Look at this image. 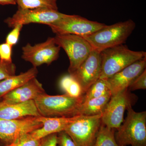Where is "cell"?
<instances>
[{
  "instance_id": "10",
  "label": "cell",
  "mask_w": 146,
  "mask_h": 146,
  "mask_svg": "<svg viewBox=\"0 0 146 146\" xmlns=\"http://www.w3.org/2000/svg\"><path fill=\"white\" fill-rule=\"evenodd\" d=\"M39 117L11 120L0 118V141L5 145H9L22 135L42 127L43 124Z\"/></svg>"
},
{
  "instance_id": "11",
  "label": "cell",
  "mask_w": 146,
  "mask_h": 146,
  "mask_svg": "<svg viewBox=\"0 0 146 146\" xmlns=\"http://www.w3.org/2000/svg\"><path fill=\"white\" fill-rule=\"evenodd\" d=\"M67 14L58 11L47 9H19L12 17L4 21L9 27L13 28L18 25H23L31 23L44 24L48 25L64 18Z\"/></svg>"
},
{
  "instance_id": "4",
  "label": "cell",
  "mask_w": 146,
  "mask_h": 146,
  "mask_svg": "<svg viewBox=\"0 0 146 146\" xmlns=\"http://www.w3.org/2000/svg\"><path fill=\"white\" fill-rule=\"evenodd\" d=\"M129 106L125 120L115 132L120 146H146V112H136Z\"/></svg>"
},
{
  "instance_id": "27",
  "label": "cell",
  "mask_w": 146,
  "mask_h": 146,
  "mask_svg": "<svg viewBox=\"0 0 146 146\" xmlns=\"http://www.w3.org/2000/svg\"><path fill=\"white\" fill-rule=\"evenodd\" d=\"M12 46L6 42L0 44V59L4 61L12 62Z\"/></svg>"
},
{
  "instance_id": "1",
  "label": "cell",
  "mask_w": 146,
  "mask_h": 146,
  "mask_svg": "<svg viewBox=\"0 0 146 146\" xmlns=\"http://www.w3.org/2000/svg\"><path fill=\"white\" fill-rule=\"evenodd\" d=\"M135 22L129 19L104 27L90 35L82 36L93 49L101 52L109 48L123 44L135 29Z\"/></svg>"
},
{
  "instance_id": "29",
  "label": "cell",
  "mask_w": 146,
  "mask_h": 146,
  "mask_svg": "<svg viewBox=\"0 0 146 146\" xmlns=\"http://www.w3.org/2000/svg\"><path fill=\"white\" fill-rule=\"evenodd\" d=\"M57 134L53 133L42 138L39 146H57Z\"/></svg>"
},
{
  "instance_id": "30",
  "label": "cell",
  "mask_w": 146,
  "mask_h": 146,
  "mask_svg": "<svg viewBox=\"0 0 146 146\" xmlns=\"http://www.w3.org/2000/svg\"><path fill=\"white\" fill-rule=\"evenodd\" d=\"M0 5H16V0H0Z\"/></svg>"
},
{
  "instance_id": "17",
  "label": "cell",
  "mask_w": 146,
  "mask_h": 146,
  "mask_svg": "<svg viewBox=\"0 0 146 146\" xmlns=\"http://www.w3.org/2000/svg\"><path fill=\"white\" fill-rule=\"evenodd\" d=\"M38 73L37 68L33 67L25 72L11 76L0 81V98L31 79L36 77Z\"/></svg>"
},
{
  "instance_id": "21",
  "label": "cell",
  "mask_w": 146,
  "mask_h": 146,
  "mask_svg": "<svg viewBox=\"0 0 146 146\" xmlns=\"http://www.w3.org/2000/svg\"><path fill=\"white\" fill-rule=\"evenodd\" d=\"M110 93L111 92L107 79L99 78L89 87L84 94V101L99 98Z\"/></svg>"
},
{
  "instance_id": "5",
  "label": "cell",
  "mask_w": 146,
  "mask_h": 146,
  "mask_svg": "<svg viewBox=\"0 0 146 146\" xmlns=\"http://www.w3.org/2000/svg\"><path fill=\"white\" fill-rule=\"evenodd\" d=\"M56 44L62 48L70 60L69 74H72L89 56L93 50L91 45L82 36L73 34L56 35Z\"/></svg>"
},
{
  "instance_id": "23",
  "label": "cell",
  "mask_w": 146,
  "mask_h": 146,
  "mask_svg": "<svg viewBox=\"0 0 146 146\" xmlns=\"http://www.w3.org/2000/svg\"><path fill=\"white\" fill-rule=\"evenodd\" d=\"M40 142L41 139H35L29 133L22 135L13 143L4 146H39Z\"/></svg>"
},
{
  "instance_id": "16",
  "label": "cell",
  "mask_w": 146,
  "mask_h": 146,
  "mask_svg": "<svg viewBox=\"0 0 146 146\" xmlns=\"http://www.w3.org/2000/svg\"><path fill=\"white\" fill-rule=\"evenodd\" d=\"M40 113L33 100L14 104L0 102V118L16 119L27 117H40Z\"/></svg>"
},
{
  "instance_id": "28",
  "label": "cell",
  "mask_w": 146,
  "mask_h": 146,
  "mask_svg": "<svg viewBox=\"0 0 146 146\" xmlns=\"http://www.w3.org/2000/svg\"><path fill=\"white\" fill-rule=\"evenodd\" d=\"M57 145L58 146H77L72 139L65 131L58 133Z\"/></svg>"
},
{
  "instance_id": "25",
  "label": "cell",
  "mask_w": 146,
  "mask_h": 146,
  "mask_svg": "<svg viewBox=\"0 0 146 146\" xmlns=\"http://www.w3.org/2000/svg\"><path fill=\"white\" fill-rule=\"evenodd\" d=\"M146 89V70L137 77L128 88L129 91H133L138 89Z\"/></svg>"
},
{
  "instance_id": "3",
  "label": "cell",
  "mask_w": 146,
  "mask_h": 146,
  "mask_svg": "<svg viewBox=\"0 0 146 146\" xmlns=\"http://www.w3.org/2000/svg\"><path fill=\"white\" fill-rule=\"evenodd\" d=\"M145 57V52L131 50L123 44L104 50L100 52L101 72L100 78L107 79Z\"/></svg>"
},
{
  "instance_id": "12",
  "label": "cell",
  "mask_w": 146,
  "mask_h": 146,
  "mask_svg": "<svg viewBox=\"0 0 146 146\" xmlns=\"http://www.w3.org/2000/svg\"><path fill=\"white\" fill-rule=\"evenodd\" d=\"M101 72L100 52L93 49L79 67L70 75L78 82L84 95L89 87L100 78Z\"/></svg>"
},
{
  "instance_id": "6",
  "label": "cell",
  "mask_w": 146,
  "mask_h": 146,
  "mask_svg": "<svg viewBox=\"0 0 146 146\" xmlns=\"http://www.w3.org/2000/svg\"><path fill=\"white\" fill-rule=\"evenodd\" d=\"M102 115H80L64 130L77 146H94L101 125Z\"/></svg>"
},
{
  "instance_id": "13",
  "label": "cell",
  "mask_w": 146,
  "mask_h": 146,
  "mask_svg": "<svg viewBox=\"0 0 146 146\" xmlns=\"http://www.w3.org/2000/svg\"><path fill=\"white\" fill-rule=\"evenodd\" d=\"M146 57L137 60L107 79L112 95L127 89L146 69Z\"/></svg>"
},
{
  "instance_id": "7",
  "label": "cell",
  "mask_w": 146,
  "mask_h": 146,
  "mask_svg": "<svg viewBox=\"0 0 146 146\" xmlns=\"http://www.w3.org/2000/svg\"><path fill=\"white\" fill-rule=\"evenodd\" d=\"M126 89L112 95L102 114V122L110 128L117 129L123 121L126 110L132 106L137 97Z\"/></svg>"
},
{
  "instance_id": "2",
  "label": "cell",
  "mask_w": 146,
  "mask_h": 146,
  "mask_svg": "<svg viewBox=\"0 0 146 146\" xmlns=\"http://www.w3.org/2000/svg\"><path fill=\"white\" fill-rule=\"evenodd\" d=\"M84 96L74 98L65 94L50 96L44 93L34 101L42 117H72L78 115V110L84 100Z\"/></svg>"
},
{
  "instance_id": "8",
  "label": "cell",
  "mask_w": 146,
  "mask_h": 146,
  "mask_svg": "<svg viewBox=\"0 0 146 146\" xmlns=\"http://www.w3.org/2000/svg\"><path fill=\"white\" fill-rule=\"evenodd\" d=\"M106 25L78 15H67L48 26L56 35L73 34L83 36L91 34Z\"/></svg>"
},
{
  "instance_id": "31",
  "label": "cell",
  "mask_w": 146,
  "mask_h": 146,
  "mask_svg": "<svg viewBox=\"0 0 146 146\" xmlns=\"http://www.w3.org/2000/svg\"><path fill=\"white\" fill-rule=\"evenodd\" d=\"M1 100H2V98H0V102H1Z\"/></svg>"
},
{
  "instance_id": "19",
  "label": "cell",
  "mask_w": 146,
  "mask_h": 146,
  "mask_svg": "<svg viewBox=\"0 0 146 146\" xmlns=\"http://www.w3.org/2000/svg\"><path fill=\"white\" fill-rule=\"evenodd\" d=\"M18 9H47L58 11L57 0H16Z\"/></svg>"
},
{
  "instance_id": "24",
  "label": "cell",
  "mask_w": 146,
  "mask_h": 146,
  "mask_svg": "<svg viewBox=\"0 0 146 146\" xmlns=\"http://www.w3.org/2000/svg\"><path fill=\"white\" fill-rule=\"evenodd\" d=\"M16 67L12 62L0 59V81L16 75Z\"/></svg>"
},
{
  "instance_id": "15",
  "label": "cell",
  "mask_w": 146,
  "mask_h": 146,
  "mask_svg": "<svg viewBox=\"0 0 146 146\" xmlns=\"http://www.w3.org/2000/svg\"><path fill=\"white\" fill-rule=\"evenodd\" d=\"M80 115L72 117H44L40 116L39 120L43 126L31 132L32 137L40 140L53 133H58L65 130L68 126L77 119Z\"/></svg>"
},
{
  "instance_id": "18",
  "label": "cell",
  "mask_w": 146,
  "mask_h": 146,
  "mask_svg": "<svg viewBox=\"0 0 146 146\" xmlns=\"http://www.w3.org/2000/svg\"><path fill=\"white\" fill-rule=\"evenodd\" d=\"M112 96L111 93L104 96L84 101L78 111V115L95 116L102 115Z\"/></svg>"
},
{
  "instance_id": "9",
  "label": "cell",
  "mask_w": 146,
  "mask_h": 146,
  "mask_svg": "<svg viewBox=\"0 0 146 146\" xmlns=\"http://www.w3.org/2000/svg\"><path fill=\"white\" fill-rule=\"evenodd\" d=\"M60 49L54 37H50L45 42L33 46L27 44L22 48V58L35 68L44 64L50 65L57 60Z\"/></svg>"
},
{
  "instance_id": "14",
  "label": "cell",
  "mask_w": 146,
  "mask_h": 146,
  "mask_svg": "<svg viewBox=\"0 0 146 146\" xmlns=\"http://www.w3.org/2000/svg\"><path fill=\"white\" fill-rule=\"evenodd\" d=\"M44 93L46 92L42 84L35 77L6 94L2 98V101L7 104H14L34 100Z\"/></svg>"
},
{
  "instance_id": "26",
  "label": "cell",
  "mask_w": 146,
  "mask_h": 146,
  "mask_svg": "<svg viewBox=\"0 0 146 146\" xmlns=\"http://www.w3.org/2000/svg\"><path fill=\"white\" fill-rule=\"evenodd\" d=\"M23 25H18L13 28V30L9 33L6 38L5 42L12 46H15L18 43L21 32Z\"/></svg>"
},
{
  "instance_id": "20",
  "label": "cell",
  "mask_w": 146,
  "mask_h": 146,
  "mask_svg": "<svg viewBox=\"0 0 146 146\" xmlns=\"http://www.w3.org/2000/svg\"><path fill=\"white\" fill-rule=\"evenodd\" d=\"M59 86L65 94L71 97L78 98L84 95L78 82L70 74L63 76L61 78Z\"/></svg>"
},
{
  "instance_id": "22",
  "label": "cell",
  "mask_w": 146,
  "mask_h": 146,
  "mask_svg": "<svg viewBox=\"0 0 146 146\" xmlns=\"http://www.w3.org/2000/svg\"><path fill=\"white\" fill-rule=\"evenodd\" d=\"M115 129L102 123L94 146H120L115 139Z\"/></svg>"
}]
</instances>
